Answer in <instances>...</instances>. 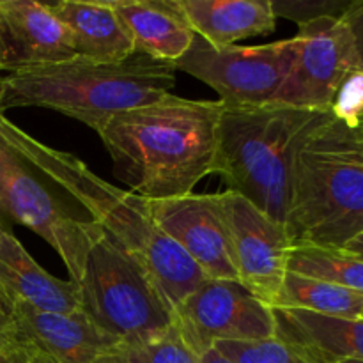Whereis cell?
Instances as JSON below:
<instances>
[{
	"label": "cell",
	"instance_id": "ac0fdd59",
	"mask_svg": "<svg viewBox=\"0 0 363 363\" xmlns=\"http://www.w3.org/2000/svg\"><path fill=\"white\" fill-rule=\"evenodd\" d=\"M0 286L14 300L41 311L62 314L80 311L77 284L50 275L6 229H0Z\"/></svg>",
	"mask_w": 363,
	"mask_h": 363
},
{
	"label": "cell",
	"instance_id": "30bf717a",
	"mask_svg": "<svg viewBox=\"0 0 363 363\" xmlns=\"http://www.w3.org/2000/svg\"><path fill=\"white\" fill-rule=\"evenodd\" d=\"M296 53L273 103L308 110H330L337 91L358 71L353 38L342 18H321L298 27Z\"/></svg>",
	"mask_w": 363,
	"mask_h": 363
},
{
	"label": "cell",
	"instance_id": "4fadbf2b",
	"mask_svg": "<svg viewBox=\"0 0 363 363\" xmlns=\"http://www.w3.org/2000/svg\"><path fill=\"white\" fill-rule=\"evenodd\" d=\"M77 57L69 32L34 0H0V71L23 73Z\"/></svg>",
	"mask_w": 363,
	"mask_h": 363
},
{
	"label": "cell",
	"instance_id": "7c38bea8",
	"mask_svg": "<svg viewBox=\"0 0 363 363\" xmlns=\"http://www.w3.org/2000/svg\"><path fill=\"white\" fill-rule=\"evenodd\" d=\"M152 222L176 241L208 279L238 280L220 194L147 201Z\"/></svg>",
	"mask_w": 363,
	"mask_h": 363
},
{
	"label": "cell",
	"instance_id": "7a4b0ae2",
	"mask_svg": "<svg viewBox=\"0 0 363 363\" xmlns=\"http://www.w3.org/2000/svg\"><path fill=\"white\" fill-rule=\"evenodd\" d=\"M0 135L84 206L105 236L144 268L170 307L176 308L208 280L197 262L152 222L145 199L106 183L77 156L35 140L4 113Z\"/></svg>",
	"mask_w": 363,
	"mask_h": 363
},
{
	"label": "cell",
	"instance_id": "836d02e7",
	"mask_svg": "<svg viewBox=\"0 0 363 363\" xmlns=\"http://www.w3.org/2000/svg\"><path fill=\"white\" fill-rule=\"evenodd\" d=\"M360 318L363 319V308H362V312H360Z\"/></svg>",
	"mask_w": 363,
	"mask_h": 363
},
{
	"label": "cell",
	"instance_id": "e575fe53",
	"mask_svg": "<svg viewBox=\"0 0 363 363\" xmlns=\"http://www.w3.org/2000/svg\"><path fill=\"white\" fill-rule=\"evenodd\" d=\"M362 128H363V124H362Z\"/></svg>",
	"mask_w": 363,
	"mask_h": 363
},
{
	"label": "cell",
	"instance_id": "f1b7e54d",
	"mask_svg": "<svg viewBox=\"0 0 363 363\" xmlns=\"http://www.w3.org/2000/svg\"><path fill=\"white\" fill-rule=\"evenodd\" d=\"M201 362L202 363H230L225 357H223V354H220L215 347L204 351V353L201 354Z\"/></svg>",
	"mask_w": 363,
	"mask_h": 363
},
{
	"label": "cell",
	"instance_id": "8992f818",
	"mask_svg": "<svg viewBox=\"0 0 363 363\" xmlns=\"http://www.w3.org/2000/svg\"><path fill=\"white\" fill-rule=\"evenodd\" d=\"M20 223L46 241L78 284L105 236L84 206L0 135V229Z\"/></svg>",
	"mask_w": 363,
	"mask_h": 363
},
{
	"label": "cell",
	"instance_id": "7402d4cb",
	"mask_svg": "<svg viewBox=\"0 0 363 363\" xmlns=\"http://www.w3.org/2000/svg\"><path fill=\"white\" fill-rule=\"evenodd\" d=\"M108 363H202L174 325L162 335L119 346Z\"/></svg>",
	"mask_w": 363,
	"mask_h": 363
},
{
	"label": "cell",
	"instance_id": "484cf974",
	"mask_svg": "<svg viewBox=\"0 0 363 363\" xmlns=\"http://www.w3.org/2000/svg\"><path fill=\"white\" fill-rule=\"evenodd\" d=\"M0 354H32L21 346L18 333L16 300L0 286Z\"/></svg>",
	"mask_w": 363,
	"mask_h": 363
},
{
	"label": "cell",
	"instance_id": "277c9868",
	"mask_svg": "<svg viewBox=\"0 0 363 363\" xmlns=\"http://www.w3.org/2000/svg\"><path fill=\"white\" fill-rule=\"evenodd\" d=\"M293 245L342 248L363 233V128L332 117L298 147L286 222Z\"/></svg>",
	"mask_w": 363,
	"mask_h": 363
},
{
	"label": "cell",
	"instance_id": "d6a6232c",
	"mask_svg": "<svg viewBox=\"0 0 363 363\" xmlns=\"http://www.w3.org/2000/svg\"><path fill=\"white\" fill-rule=\"evenodd\" d=\"M2 80H4V77L0 74V99H2ZM0 113H2V112H0Z\"/></svg>",
	"mask_w": 363,
	"mask_h": 363
},
{
	"label": "cell",
	"instance_id": "44dd1931",
	"mask_svg": "<svg viewBox=\"0 0 363 363\" xmlns=\"http://www.w3.org/2000/svg\"><path fill=\"white\" fill-rule=\"evenodd\" d=\"M287 272L363 294V259L344 248L293 245L287 259Z\"/></svg>",
	"mask_w": 363,
	"mask_h": 363
},
{
	"label": "cell",
	"instance_id": "9c48e42d",
	"mask_svg": "<svg viewBox=\"0 0 363 363\" xmlns=\"http://www.w3.org/2000/svg\"><path fill=\"white\" fill-rule=\"evenodd\" d=\"M184 342L201 357L220 342H250L277 333L272 307L240 280L208 279L174 308Z\"/></svg>",
	"mask_w": 363,
	"mask_h": 363
},
{
	"label": "cell",
	"instance_id": "4dcf8cb0",
	"mask_svg": "<svg viewBox=\"0 0 363 363\" xmlns=\"http://www.w3.org/2000/svg\"><path fill=\"white\" fill-rule=\"evenodd\" d=\"M25 363H55V362L50 360L48 357H45V354H41V353H32Z\"/></svg>",
	"mask_w": 363,
	"mask_h": 363
},
{
	"label": "cell",
	"instance_id": "6da1fadb",
	"mask_svg": "<svg viewBox=\"0 0 363 363\" xmlns=\"http://www.w3.org/2000/svg\"><path fill=\"white\" fill-rule=\"evenodd\" d=\"M222 103L167 94L96 130L113 174L145 201L184 197L215 174Z\"/></svg>",
	"mask_w": 363,
	"mask_h": 363
},
{
	"label": "cell",
	"instance_id": "2e32d148",
	"mask_svg": "<svg viewBox=\"0 0 363 363\" xmlns=\"http://www.w3.org/2000/svg\"><path fill=\"white\" fill-rule=\"evenodd\" d=\"M53 16L69 32L77 57L96 62H119L135 53L130 34L110 0L48 4Z\"/></svg>",
	"mask_w": 363,
	"mask_h": 363
},
{
	"label": "cell",
	"instance_id": "5b68a950",
	"mask_svg": "<svg viewBox=\"0 0 363 363\" xmlns=\"http://www.w3.org/2000/svg\"><path fill=\"white\" fill-rule=\"evenodd\" d=\"M328 117L332 110L280 103L222 105L215 174L222 176L227 190L286 225L294 156L303 138Z\"/></svg>",
	"mask_w": 363,
	"mask_h": 363
},
{
	"label": "cell",
	"instance_id": "e0dca14e",
	"mask_svg": "<svg viewBox=\"0 0 363 363\" xmlns=\"http://www.w3.org/2000/svg\"><path fill=\"white\" fill-rule=\"evenodd\" d=\"M176 6L195 35L216 50L277 27L272 0H176Z\"/></svg>",
	"mask_w": 363,
	"mask_h": 363
},
{
	"label": "cell",
	"instance_id": "ba28073f",
	"mask_svg": "<svg viewBox=\"0 0 363 363\" xmlns=\"http://www.w3.org/2000/svg\"><path fill=\"white\" fill-rule=\"evenodd\" d=\"M294 53V38L216 50L195 35L190 50L174 66L208 84L223 106H261L273 103L293 67Z\"/></svg>",
	"mask_w": 363,
	"mask_h": 363
},
{
	"label": "cell",
	"instance_id": "d4e9b609",
	"mask_svg": "<svg viewBox=\"0 0 363 363\" xmlns=\"http://www.w3.org/2000/svg\"><path fill=\"white\" fill-rule=\"evenodd\" d=\"M332 113L350 128L363 124V71H353L337 91L332 103Z\"/></svg>",
	"mask_w": 363,
	"mask_h": 363
},
{
	"label": "cell",
	"instance_id": "d6986e66",
	"mask_svg": "<svg viewBox=\"0 0 363 363\" xmlns=\"http://www.w3.org/2000/svg\"><path fill=\"white\" fill-rule=\"evenodd\" d=\"M272 311L279 339L305 347L325 363L363 362L362 318H335L284 307Z\"/></svg>",
	"mask_w": 363,
	"mask_h": 363
},
{
	"label": "cell",
	"instance_id": "5bb4252c",
	"mask_svg": "<svg viewBox=\"0 0 363 363\" xmlns=\"http://www.w3.org/2000/svg\"><path fill=\"white\" fill-rule=\"evenodd\" d=\"M16 318L21 346L55 363H108L119 347L82 311L62 314L16 300Z\"/></svg>",
	"mask_w": 363,
	"mask_h": 363
},
{
	"label": "cell",
	"instance_id": "1f68e13d",
	"mask_svg": "<svg viewBox=\"0 0 363 363\" xmlns=\"http://www.w3.org/2000/svg\"><path fill=\"white\" fill-rule=\"evenodd\" d=\"M337 363H363L360 360H342V362H337Z\"/></svg>",
	"mask_w": 363,
	"mask_h": 363
},
{
	"label": "cell",
	"instance_id": "f546056e",
	"mask_svg": "<svg viewBox=\"0 0 363 363\" xmlns=\"http://www.w3.org/2000/svg\"><path fill=\"white\" fill-rule=\"evenodd\" d=\"M30 354H16V357H9V354H0V363H25Z\"/></svg>",
	"mask_w": 363,
	"mask_h": 363
},
{
	"label": "cell",
	"instance_id": "603a6c76",
	"mask_svg": "<svg viewBox=\"0 0 363 363\" xmlns=\"http://www.w3.org/2000/svg\"><path fill=\"white\" fill-rule=\"evenodd\" d=\"M215 350L230 363H325L305 347L279 337L250 342H220Z\"/></svg>",
	"mask_w": 363,
	"mask_h": 363
},
{
	"label": "cell",
	"instance_id": "4316f807",
	"mask_svg": "<svg viewBox=\"0 0 363 363\" xmlns=\"http://www.w3.org/2000/svg\"><path fill=\"white\" fill-rule=\"evenodd\" d=\"M340 18L346 23V27L350 28L351 38H353L358 71H363V0H353L346 13Z\"/></svg>",
	"mask_w": 363,
	"mask_h": 363
},
{
	"label": "cell",
	"instance_id": "9a60e30c",
	"mask_svg": "<svg viewBox=\"0 0 363 363\" xmlns=\"http://www.w3.org/2000/svg\"><path fill=\"white\" fill-rule=\"evenodd\" d=\"M130 34L135 53L177 62L190 50L195 32L176 0H110Z\"/></svg>",
	"mask_w": 363,
	"mask_h": 363
},
{
	"label": "cell",
	"instance_id": "3957f363",
	"mask_svg": "<svg viewBox=\"0 0 363 363\" xmlns=\"http://www.w3.org/2000/svg\"><path fill=\"white\" fill-rule=\"evenodd\" d=\"M174 84L176 66L172 62L140 53L119 62L73 57L4 77L0 112L39 106L73 117L96 131L117 113L151 105L170 94Z\"/></svg>",
	"mask_w": 363,
	"mask_h": 363
},
{
	"label": "cell",
	"instance_id": "83f0119b",
	"mask_svg": "<svg viewBox=\"0 0 363 363\" xmlns=\"http://www.w3.org/2000/svg\"><path fill=\"white\" fill-rule=\"evenodd\" d=\"M342 248H344V250L351 252V254H354L357 257L363 259V233L358 234L357 238H353V240H351L350 243L344 245Z\"/></svg>",
	"mask_w": 363,
	"mask_h": 363
},
{
	"label": "cell",
	"instance_id": "cb8c5ba5",
	"mask_svg": "<svg viewBox=\"0 0 363 363\" xmlns=\"http://www.w3.org/2000/svg\"><path fill=\"white\" fill-rule=\"evenodd\" d=\"M353 0H272L277 18L296 21L298 27L321 18H340Z\"/></svg>",
	"mask_w": 363,
	"mask_h": 363
},
{
	"label": "cell",
	"instance_id": "ffe728a7",
	"mask_svg": "<svg viewBox=\"0 0 363 363\" xmlns=\"http://www.w3.org/2000/svg\"><path fill=\"white\" fill-rule=\"evenodd\" d=\"M277 307L300 308L335 318H360L363 294L335 284L287 272Z\"/></svg>",
	"mask_w": 363,
	"mask_h": 363
},
{
	"label": "cell",
	"instance_id": "52a82bcc",
	"mask_svg": "<svg viewBox=\"0 0 363 363\" xmlns=\"http://www.w3.org/2000/svg\"><path fill=\"white\" fill-rule=\"evenodd\" d=\"M80 311L119 346L162 335L176 325L174 308L137 261L103 236L85 261Z\"/></svg>",
	"mask_w": 363,
	"mask_h": 363
},
{
	"label": "cell",
	"instance_id": "8fae6325",
	"mask_svg": "<svg viewBox=\"0 0 363 363\" xmlns=\"http://www.w3.org/2000/svg\"><path fill=\"white\" fill-rule=\"evenodd\" d=\"M220 199L238 280L268 307H277L293 248L286 225L259 211L236 191H222Z\"/></svg>",
	"mask_w": 363,
	"mask_h": 363
}]
</instances>
